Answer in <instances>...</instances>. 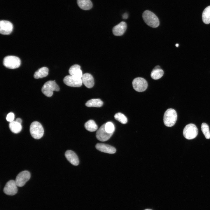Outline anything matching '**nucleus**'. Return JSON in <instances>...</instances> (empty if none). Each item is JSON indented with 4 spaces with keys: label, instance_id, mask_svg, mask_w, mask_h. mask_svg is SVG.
Segmentation results:
<instances>
[{
    "label": "nucleus",
    "instance_id": "nucleus-12",
    "mask_svg": "<svg viewBox=\"0 0 210 210\" xmlns=\"http://www.w3.org/2000/svg\"><path fill=\"white\" fill-rule=\"evenodd\" d=\"M13 25L10 22L1 20L0 21V33L3 35H9L12 32Z\"/></svg>",
    "mask_w": 210,
    "mask_h": 210
},
{
    "label": "nucleus",
    "instance_id": "nucleus-22",
    "mask_svg": "<svg viewBox=\"0 0 210 210\" xmlns=\"http://www.w3.org/2000/svg\"><path fill=\"white\" fill-rule=\"evenodd\" d=\"M103 104V102L100 99H94L88 101L85 105L88 107H99L102 106Z\"/></svg>",
    "mask_w": 210,
    "mask_h": 210
},
{
    "label": "nucleus",
    "instance_id": "nucleus-30",
    "mask_svg": "<svg viewBox=\"0 0 210 210\" xmlns=\"http://www.w3.org/2000/svg\"><path fill=\"white\" fill-rule=\"evenodd\" d=\"M15 121L18 123H19L20 124H21V123L22 122V120L21 118H18L16 119Z\"/></svg>",
    "mask_w": 210,
    "mask_h": 210
},
{
    "label": "nucleus",
    "instance_id": "nucleus-25",
    "mask_svg": "<svg viewBox=\"0 0 210 210\" xmlns=\"http://www.w3.org/2000/svg\"><path fill=\"white\" fill-rule=\"evenodd\" d=\"M201 129L205 137L207 139H210V132L208 125L205 123H202L201 126Z\"/></svg>",
    "mask_w": 210,
    "mask_h": 210
},
{
    "label": "nucleus",
    "instance_id": "nucleus-21",
    "mask_svg": "<svg viewBox=\"0 0 210 210\" xmlns=\"http://www.w3.org/2000/svg\"><path fill=\"white\" fill-rule=\"evenodd\" d=\"M9 126L10 131L15 134L19 133L22 129L21 124L18 123L16 121L10 122Z\"/></svg>",
    "mask_w": 210,
    "mask_h": 210
},
{
    "label": "nucleus",
    "instance_id": "nucleus-18",
    "mask_svg": "<svg viewBox=\"0 0 210 210\" xmlns=\"http://www.w3.org/2000/svg\"><path fill=\"white\" fill-rule=\"evenodd\" d=\"M164 71L159 66H155L151 73V77L153 79L158 80L163 76Z\"/></svg>",
    "mask_w": 210,
    "mask_h": 210
},
{
    "label": "nucleus",
    "instance_id": "nucleus-1",
    "mask_svg": "<svg viewBox=\"0 0 210 210\" xmlns=\"http://www.w3.org/2000/svg\"><path fill=\"white\" fill-rule=\"evenodd\" d=\"M142 17L144 22L150 27L156 28L159 25V21L157 17L149 10L145 11L143 13Z\"/></svg>",
    "mask_w": 210,
    "mask_h": 210
},
{
    "label": "nucleus",
    "instance_id": "nucleus-13",
    "mask_svg": "<svg viewBox=\"0 0 210 210\" xmlns=\"http://www.w3.org/2000/svg\"><path fill=\"white\" fill-rule=\"evenodd\" d=\"M96 148L98 150L105 153L113 154L115 153L116 149L113 147L102 143H98L96 145Z\"/></svg>",
    "mask_w": 210,
    "mask_h": 210
},
{
    "label": "nucleus",
    "instance_id": "nucleus-17",
    "mask_svg": "<svg viewBox=\"0 0 210 210\" xmlns=\"http://www.w3.org/2000/svg\"><path fill=\"white\" fill-rule=\"evenodd\" d=\"M69 72L70 75L80 78H81L83 74L80 66L76 64L72 65L70 68Z\"/></svg>",
    "mask_w": 210,
    "mask_h": 210
},
{
    "label": "nucleus",
    "instance_id": "nucleus-4",
    "mask_svg": "<svg viewBox=\"0 0 210 210\" xmlns=\"http://www.w3.org/2000/svg\"><path fill=\"white\" fill-rule=\"evenodd\" d=\"M60 88L57 84L54 81L49 80L45 83L43 85L41 91L42 93L47 97L52 96L53 91H58Z\"/></svg>",
    "mask_w": 210,
    "mask_h": 210
},
{
    "label": "nucleus",
    "instance_id": "nucleus-24",
    "mask_svg": "<svg viewBox=\"0 0 210 210\" xmlns=\"http://www.w3.org/2000/svg\"><path fill=\"white\" fill-rule=\"evenodd\" d=\"M202 19L205 24H207L210 23V6L206 7L204 10Z\"/></svg>",
    "mask_w": 210,
    "mask_h": 210
},
{
    "label": "nucleus",
    "instance_id": "nucleus-20",
    "mask_svg": "<svg viewBox=\"0 0 210 210\" xmlns=\"http://www.w3.org/2000/svg\"><path fill=\"white\" fill-rule=\"evenodd\" d=\"M48 68L43 67L38 69L34 73V77L36 79L42 78L47 76L48 74Z\"/></svg>",
    "mask_w": 210,
    "mask_h": 210
},
{
    "label": "nucleus",
    "instance_id": "nucleus-28",
    "mask_svg": "<svg viewBox=\"0 0 210 210\" xmlns=\"http://www.w3.org/2000/svg\"><path fill=\"white\" fill-rule=\"evenodd\" d=\"M15 118L14 114L12 112L9 113L7 116L6 119L9 122L13 121Z\"/></svg>",
    "mask_w": 210,
    "mask_h": 210
},
{
    "label": "nucleus",
    "instance_id": "nucleus-2",
    "mask_svg": "<svg viewBox=\"0 0 210 210\" xmlns=\"http://www.w3.org/2000/svg\"><path fill=\"white\" fill-rule=\"evenodd\" d=\"M177 114L176 111L172 108L167 109L165 112L163 121L165 126L171 127L174 126L177 119Z\"/></svg>",
    "mask_w": 210,
    "mask_h": 210
},
{
    "label": "nucleus",
    "instance_id": "nucleus-15",
    "mask_svg": "<svg viewBox=\"0 0 210 210\" xmlns=\"http://www.w3.org/2000/svg\"><path fill=\"white\" fill-rule=\"evenodd\" d=\"M83 83L88 88H91L94 85V80L92 76L88 73L83 74L81 78Z\"/></svg>",
    "mask_w": 210,
    "mask_h": 210
},
{
    "label": "nucleus",
    "instance_id": "nucleus-7",
    "mask_svg": "<svg viewBox=\"0 0 210 210\" xmlns=\"http://www.w3.org/2000/svg\"><path fill=\"white\" fill-rule=\"evenodd\" d=\"M132 85L134 89L138 92H142L145 91L148 87L146 80L141 77L134 78L132 81Z\"/></svg>",
    "mask_w": 210,
    "mask_h": 210
},
{
    "label": "nucleus",
    "instance_id": "nucleus-32",
    "mask_svg": "<svg viewBox=\"0 0 210 210\" xmlns=\"http://www.w3.org/2000/svg\"><path fill=\"white\" fill-rule=\"evenodd\" d=\"M152 210L151 209H145V210Z\"/></svg>",
    "mask_w": 210,
    "mask_h": 210
},
{
    "label": "nucleus",
    "instance_id": "nucleus-19",
    "mask_svg": "<svg viewBox=\"0 0 210 210\" xmlns=\"http://www.w3.org/2000/svg\"><path fill=\"white\" fill-rule=\"evenodd\" d=\"M77 3L79 7L84 10H90L92 7V4L90 0H77Z\"/></svg>",
    "mask_w": 210,
    "mask_h": 210
},
{
    "label": "nucleus",
    "instance_id": "nucleus-3",
    "mask_svg": "<svg viewBox=\"0 0 210 210\" xmlns=\"http://www.w3.org/2000/svg\"><path fill=\"white\" fill-rule=\"evenodd\" d=\"M30 132L33 138L38 139L43 136L44 130L41 124L39 122L35 121L32 123L30 125Z\"/></svg>",
    "mask_w": 210,
    "mask_h": 210
},
{
    "label": "nucleus",
    "instance_id": "nucleus-8",
    "mask_svg": "<svg viewBox=\"0 0 210 210\" xmlns=\"http://www.w3.org/2000/svg\"><path fill=\"white\" fill-rule=\"evenodd\" d=\"M63 82L67 85L74 87H80L83 83L81 78L71 75L65 76L63 79Z\"/></svg>",
    "mask_w": 210,
    "mask_h": 210
},
{
    "label": "nucleus",
    "instance_id": "nucleus-27",
    "mask_svg": "<svg viewBox=\"0 0 210 210\" xmlns=\"http://www.w3.org/2000/svg\"><path fill=\"white\" fill-rule=\"evenodd\" d=\"M105 129L109 133H113L115 130V126L111 122H108L105 123Z\"/></svg>",
    "mask_w": 210,
    "mask_h": 210
},
{
    "label": "nucleus",
    "instance_id": "nucleus-9",
    "mask_svg": "<svg viewBox=\"0 0 210 210\" xmlns=\"http://www.w3.org/2000/svg\"><path fill=\"white\" fill-rule=\"evenodd\" d=\"M30 176V174L28 171L25 170L20 172L16 176L15 180L17 186H23L29 179Z\"/></svg>",
    "mask_w": 210,
    "mask_h": 210
},
{
    "label": "nucleus",
    "instance_id": "nucleus-10",
    "mask_svg": "<svg viewBox=\"0 0 210 210\" xmlns=\"http://www.w3.org/2000/svg\"><path fill=\"white\" fill-rule=\"evenodd\" d=\"M17 186L15 181L10 180L7 182L5 186L4 192L8 195H13L17 192Z\"/></svg>",
    "mask_w": 210,
    "mask_h": 210
},
{
    "label": "nucleus",
    "instance_id": "nucleus-6",
    "mask_svg": "<svg viewBox=\"0 0 210 210\" xmlns=\"http://www.w3.org/2000/svg\"><path fill=\"white\" fill-rule=\"evenodd\" d=\"M198 133V130L196 126L192 123L187 125L184 128L183 134L186 139L190 140L195 138Z\"/></svg>",
    "mask_w": 210,
    "mask_h": 210
},
{
    "label": "nucleus",
    "instance_id": "nucleus-29",
    "mask_svg": "<svg viewBox=\"0 0 210 210\" xmlns=\"http://www.w3.org/2000/svg\"><path fill=\"white\" fill-rule=\"evenodd\" d=\"M123 18L124 19H126L128 18V14L126 13H125L123 15Z\"/></svg>",
    "mask_w": 210,
    "mask_h": 210
},
{
    "label": "nucleus",
    "instance_id": "nucleus-11",
    "mask_svg": "<svg viewBox=\"0 0 210 210\" xmlns=\"http://www.w3.org/2000/svg\"><path fill=\"white\" fill-rule=\"evenodd\" d=\"M105 123L102 125L97 131L96 137L100 141H105L108 140L113 133H109L105 129Z\"/></svg>",
    "mask_w": 210,
    "mask_h": 210
},
{
    "label": "nucleus",
    "instance_id": "nucleus-14",
    "mask_svg": "<svg viewBox=\"0 0 210 210\" xmlns=\"http://www.w3.org/2000/svg\"><path fill=\"white\" fill-rule=\"evenodd\" d=\"M127 27L126 23L123 21L121 22L113 28V34L116 36H122L125 32Z\"/></svg>",
    "mask_w": 210,
    "mask_h": 210
},
{
    "label": "nucleus",
    "instance_id": "nucleus-26",
    "mask_svg": "<svg viewBox=\"0 0 210 210\" xmlns=\"http://www.w3.org/2000/svg\"><path fill=\"white\" fill-rule=\"evenodd\" d=\"M114 117L116 120L123 124H126L127 122V119L126 116L121 113L118 112L116 113Z\"/></svg>",
    "mask_w": 210,
    "mask_h": 210
},
{
    "label": "nucleus",
    "instance_id": "nucleus-5",
    "mask_svg": "<svg viewBox=\"0 0 210 210\" xmlns=\"http://www.w3.org/2000/svg\"><path fill=\"white\" fill-rule=\"evenodd\" d=\"M3 64L6 67L14 69L19 67L21 64L20 59L14 56H7L5 57L3 60Z\"/></svg>",
    "mask_w": 210,
    "mask_h": 210
},
{
    "label": "nucleus",
    "instance_id": "nucleus-31",
    "mask_svg": "<svg viewBox=\"0 0 210 210\" xmlns=\"http://www.w3.org/2000/svg\"><path fill=\"white\" fill-rule=\"evenodd\" d=\"M178 46H179V44H177V43L176 44V45H175V46H176V47H178Z\"/></svg>",
    "mask_w": 210,
    "mask_h": 210
},
{
    "label": "nucleus",
    "instance_id": "nucleus-23",
    "mask_svg": "<svg viewBox=\"0 0 210 210\" xmlns=\"http://www.w3.org/2000/svg\"><path fill=\"white\" fill-rule=\"evenodd\" d=\"M84 126L86 130L91 132L95 131L98 129L97 125L94 121L92 120L86 122Z\"/></svg>",
    "mask_w": 210,
    "mask_h": 210
},
{
    "label": "nucleus",
    "instance_id": "nucleus-16",
    "mask_svg": "<svg viewBox=\"0 0 210 210\" xmlns=\"http://www.w3.org/2000/svg\"><path fill=\"white\" fill-rule=\"evenodd\" d=\"M65 156L67 160L74 165H78L79 163L78 158L74 151L71 150H67L65 154Z\"/></svg>",
    "mask_w": 210,
    "mask_h": 210
}]
</instances>
